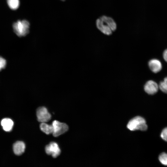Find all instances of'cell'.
Masks as SVG:
<instances>
[{"instance_id": "cell-18", "label": "cell", "mask_w": 167, "mask_h": 167, "mask_svg": "<svg viewBox=\"0 0 167 167\" xmlns=\"http://www.w3.org/2000/svg\"><path fill=\"white\" fill-rule=\"evenodd\" d=\"M62 1H65V0H61Z\"/></svg>"}, {"instance_id": "cell-2", "label": "cell", "mask_w": 167, "mask_h": 167, "mask_svg": "<svg viewBox=\"0 0 167 167\" xmlns=\"http://www.w3.org/2000/svg\"><path fill=\"white\" fill-rule=\"evenodd\" d=\"M127 127L131 131L137 130L145 131L148 128L145 120L139 116H136L131 119L128 123Z\"/></svg>"}, {"instance_id": "cell-16", "label": "cell", "mask_w": 167, "mask_h": 167, "mask_svg": "<svg viewBox=\"0 0 167 167\" xmlns=\"http://www.w3.org/2000/svg\"><path fill=\"white\" fill-rule=\"evenodd\" d=\"M161 137L163 140L167 142V127L163 130L161 134Z\"/></svg>"}, {"instance_id": "cell-14", "label": "cell", "mask_w": 167, "mask_h": 167, "mask_svg": "<svg viewBox=\"0 0 167 167\" xmlns=\"http://www.w3.org/2000/svg\"><path fill=\"white\" fill-rule=\"evenodd\" d=\"M159 160L162 164L167 166V153L165 152L161 153L159 156Z\"/></svg>"}, {"instance_id": "cell-7", "label": "cell", "mask_w": 167, "mask_h": 167, "mask_svg": "<svg viewBox=\"0 0 167 167\" xmlns=\"http://www.w3.org/2000/svg\"><path fill=\"white\" fill-rule=\"evenodd\" d=\"M159 86L155 81L150 80L148 81L144 86V90L148 94L153 95L158 91Z\"/></svg>"}, {"instance_id": "cell-17", "label": "cell", "mask_w": 167, "mask_h": 167, "mask_svg": "<svg viewBox=\"0 0 167 167\" xmlns=\"http://www.w3.org/2000/svg\"><path fill=\"white\" fill-rule=\"evenodd\" d=\"M163 57L165 60L167 62V49L164 51L163 53Z\"/></svg>"}, {"instance_id": "cell-9", "label": "cell", "mask_w": 167, "mask_h": 167, "mask_svg": "<svg viewBox=\"0 0 167 167\" xmlns=\"http://www.w3.org/2000/svg\"><path fill=\"white\" fill-rule=\"evenodd\" d=\"M25 148V144L22 141L16 142L13 145L14 152L17 155L22 154L24 152Z\"/></svg>"}, {"instance_id": "cell-13", "label": "cell", "mask_w": 167, "mask_h": 167, "mask_svg": "<svg viewBox=\"0 0 167 167\" xmlns=\"http://www.w3.org/2000/svg\"><path fill=\"white\" fill-rule=\"evenodd\" d=\"M160 89L163 92L167 94V77L161 81L158 85Z\"/></svg>"}, {"instance_id": "cell-1", "label": "cell", "mask_w": 167, "mask_h": 167, "mask_svg": "<svg viewBox=\"0 0 167 167\" xmlns=\"http://www.w3.org/2000/svg\"><path fill=\"white\" fill-rule=\"evenodd\" d=\"M96 26L101 33L108 36H110L117 28V24L114 19L106 15L100 16L96 20Z\"/></svg>"}, {"instance_id": "cell-5", "label": "cell", "mask_w": 167, "mask_h": 167, "mask_svg": "<svg viewBox=\"0 0 167 167\" xmlns=\"http://www.w3.org/2000/svg\"><path fill=\"white\" fill-rule=\"evenodd\" d=\"M36 115L38 121L41 123L46 122L51 118V114L45 107H39L36 110Z\"/></svg>"}, {"instance_id": "cell-11", "label": "cell", "mask_w": 167, "mask_h": 167, "mask_svg": "<svg viewBox=\"0 0 167 167\" xmlns=\"http://www.w3.org/2000/svg\"><path fill=\"white\" fill-rule=\"evenodd\" d=\"M41 130L47 135L52 134L53 131L52 125H49L46 122H41L40 125Z\"/></svg>"}, {"instance_id": "cell-3", "label": "cell", "mask_w": 167, "mask_h": 167, "mask_svg": "<svg viewBox=\"0 0 167 167\" xmlns=\"http://www.w3.org/2000/svg\"><path fill=\"white\" fill-rule=\"evenodd\" d=\"M29 22L24 19L18 20L13 25L14 32L19 37L26 36L29 33Z\"/></svg>"}, {"instance_id": "cell-6", "label": "cell", "mask_w": 167, "mask_h": 167, "mask_svg": "<svg viewBox=\"0 0 167 167\" xmlns=\"http://www.w3.org/2000/svg\"><path fill=\"white\" fill-rule=\"evenodd\" d=\"M45 150L46 154L55 158L60 154L61 151L58 143L54 142H51L45 147Z\"/></svg>"}, {"instance_id": "cell-12", "label": "cell", "mask_w": 167, "mask_h": 167, "mask_svg": "<svg viewBox=\"0 0 167 167\" xmlns=\"http://www.w3.org/2000/svg\"><path fill=\"white\" fill-rule=\"evenodd\" d=\"M7 3L9 7L13 10L18 9L19 5V0H7Z\"/></svg>"}, {"instance_id": "cell-4", "label": "cell", "mask_w": 167, "mask_h": 167, "mask_svg": "<svg viewBox=\"0 0 167 167\" xmlns=\"http://www.w3.org/2000/svg\"><path fill=\"white\" fill-rule=\"evenodd\" d=\"M52 125L53 128L52 134L55 137H58L64 133L69 129L68 126L66 124L57 120L54 121Z\"/></svg>"}, {"instance_id": "cell-15", "label": "cell", "mask_w": 167, "mask_h": 167, "mask_svg": "<svg viewBox=\"0 0 167 167\" xmlns=\"http://www.w3.org/2000/svg\"><path fill=\"white\" fill-rule=\"evenodd\" d=\"M6 64V60L4 58L0 56V71L5 68Z\"/></svg>"}, {"instance_id": "cell-8", "label": "cell", "mask_w": 167, "mask_h": 167, "mask_svg": "<svg viewBox=\"0 0 167 167\" xmlns=\"http://www.w3.org/2000/svg\"><path fill=\"white\" fill-rule=\"evenodd\" d=\"M148 66L151 71L154 73L159 72L162 68L160 61L155 59H151L149 62Z\"/></svg>"}, {"instance_id": "cell-10", "label": "cell", "mask_w": 167, "mask_h": 167, "mask_svg": "<svg viewBox=\"0 0 167 167\" xmlns=\"http://www.w3.org/2000/svg\"><path fill=\"white\" fill-rule=\"evenodd\" d=\"M1 125L3 129L6 131L10 132L12 129L14 123L12 120L9 118H5L1 122Z\"/></svg>"}]
</instances>
